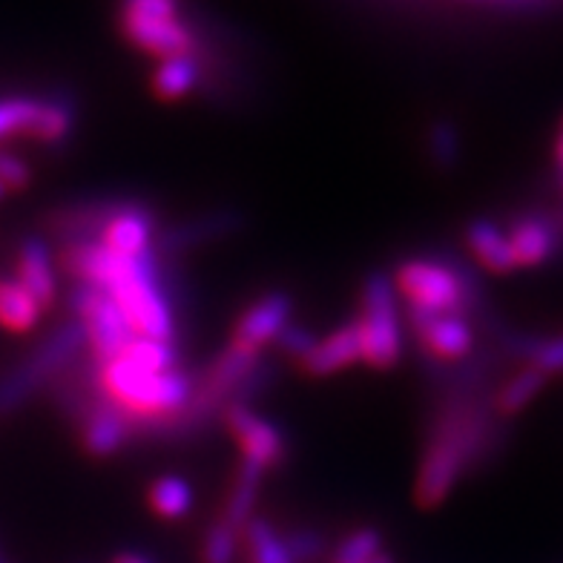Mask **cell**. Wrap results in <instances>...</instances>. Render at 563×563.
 <instances>
[{
    "label": "cell",
    "mask_w": 563,
    "mask_h": 563,
    "mask_svg": "<svg viewBox=\"0 0 563 563\" xmlns=\"http://www.w3.org/2000/svg\"><path fill=\"white\" fill-rule=\"evenodd\" d=\"M317 340H319L317 334H311L308 328H302L299 322H294V319H290L288 325L282 328V334L276 336L274 345L282 351V354L288 356V360L299 363V360H302V356L308 354L313 345H317Z\"/></svg>",
    "instance_id": "cell-33"
},
{
    "label": "cell",
    "mask_w": 563,
    "mask_h": 563,
    "mask_svg": "<svg viewBox=\"0 0 563 563\" xmlns=\"http://www.w3.org/2000/svg\"><path fill=\"white\" fill-rule=\"evenodd\" d=\"M547 383V374L529 368V365H520L515 374H509V377L492 391V408H495V415L500 417V420L509 422L511 417H518L520 411H527V408L541 397Z\"/></svg>",
    "instance_id": "cell-23"
},
{
    "label": "cell",
    "mask_w": 563,
    "mask_h": 563,
    "mask_svg": "<svg viewBox=\"0 0 563 563\" xmlns=\"http://www.w3.org/2000/svg\"><path fill=\"white\" fill-rule=\"evenodd\" d=\"M379 552H386L383 532L374 527H360L336 543L331 563H368Z\"/></svg>",
    "instance_id": "cell-29"
},
{
    "label": "cell",
    "mask_w": 563,
    "mask_h": 563,
    "mask_svg": "<svg viewBox=\"0 0 563 563\" xmlns=\"http://www.w3.org/2000/svg\"><path fill=\"white\" fill-rule=\"evenodd\" d=\"M126 365H133L147 374H164V371L178 368V349L176 342H158L144 340V336H133L130 345L119 354Z\"/></svg>",
    "instance_id": "cell-28"
},
{
    "label": "cell",
    "mask_w": 563,
    "mask_h": 563,
    "mask_svg": "<svg viewBox=\"0 0 563 563\" xmlns=\"http://www.w3.org/2000/svg\"><path fill=\"white\" fill-rule=\"evenodd\" d=\"M32 185V170L30 164L18 158L15 153H7L0 150V187L9 194H21Z\"/></svg>",
    "instance_id": "cell-34"
},
{
    "label": "cell",
    "mask_w": 563,
    "mask_h": 563,
    "mask_svg": "<svg viewBox=\"0 0 563 563\" xmlns=\"http://www.w3.org/2000/svg\"><path fill=\"white\" fill-rule=\"evenodd\" d=\"M426 153H429L434 170H457L460 158H463V135H460L457 124L449 119L431 121L429 130H426Z\"/></svg>",
    "instance_id": "cell-27"
},
{
    "label": "cell",
    "mask_w": 563,
    "mask_h": 563,
    "mask_svg": "<svg viewBox=\"0 0 563 563\" xmlns=\"http://www.w3.org/2000/svg\"><path fill=\"white\" fill-rule=\"evenodd\" d=\"M555 164L563 176V119H561V126H558V139H555Z\"/></svg>",
    "instance_id": "cell-37"
},
{
    "label": "cell",
    "mask_w": 563,
    "mask_h": 563,
    "mask_svg": "<svg viewBox=\"0 0 563 563\" xmlns=\"http://www.w3.org/2000/svg\"><path fill=\"white\" fill-rule=\"evenodd\" d=\"M506 420L492 408V391H443L429 417L415 504L438 509L452 495L460 477L481 472L504 452Z\"/></svg>",
    "instance_id": "cell-1"
},
{
    "label": "cell",
    "mask_w": 563,
    "mask_h": 563,
    "mask_svg": "<svg viewBox=\"0 0 563 563\" xmlns=\"http://www.w3.org/2000/svg\"><path fill=\"white\" fill-rule=\"evenodd\" d=\"M135 438L133 417H126L119 406H112L104 394L89 408L78 422V440L81 449L96 460H110L130 445Z\"/></svg>",
    "instance_id": "cell-12"
},
{
    "label": "cell",
    "mask_w": 563,
    "mask_h": 563,
    "mask_svg": "<svg viewBox=\"0 0 563 563\" xmlns=\"http://www.w3.org/2000/svg\"><path fill=\"white\" fill-rule=\"evenodd\" d=\"M368 563H394V558L388 555V552H379V555H374V558H371Z\"/></svg>",
    "instance_id": "cell-38"
},
{
    "label": "cell",
    "mask_w": 563,
    "mask_h": 563,
    "mask_svg": "<svg viewBox=\"0 0 563 563\" xmlns=\"http://www.w3.org/2000/svg\"><path fill=\"white\" fill-rule=\"evenodd\" d=\"M119 26L135 49L158 60L199 49V32L185 23L178 0H121Z\"/></svg>",
    "instance_id": "cell-6"
},
{
    "label": "cell",
    "mask_w": 563,
    "mask_h": 563,
    "mask_svg": "<svg viewBox=\"0 0 563 563\" xmlns=\"http://www.w3.org/2000/svg\"><path fill=\"white\" fill-rule=\"evenodd\" d=\"M147 504L150 509L156 511L158 518L167 520H181L185 515H190L196 504L194 486L178 475H162L153 481V486L147 489Z\"/></svg>",
    "instance_id": "cell-25"
},
{
    "label": "cell",
    "mask_w": 563,
    "mask_h": 563,
    "mask_svg": "<svg viewBox=\"0 0 563 563\" xmlns=\"http://www.w3.org/2000/svg\"><path fill=\"white\" fill-rule=\"evenodd\" d=\"M98 386L112 406L133 417L135 426H144V422H162L181 415V408L196 391V374L185 368L147 374L115 356L110 363L98 365Z\"/></svg>",
    "instance_id": "cell-2"
},
{
    "label": "cell",
    "mask_w": 563,
    "mask_h": 563,
    "mask_svg": "<svg viewBox=\"0 0 563 563\" xmlns=\"http://www.w3.org/2000/svg\"><path fill=\"white\" fill-rule=\"evenodd\" d=\"M492 342L504 354V360L529 365L547 377H563V331L561 334H529V331L497 322L492 328Z\"/></svg>",
    "instance_id": "cell-14"
},
{
    "label": "cell",
    "mask_w": 563,
    "mask_h": 563,
    "mask_svg": "<svg viewBox=\"0 0 563 563\" xmlns=\"http://www.w3.org/2000/svg\"><path fill=\"white\" fill-rule=\"evenodd\" d=\"M44 317V308L15 279H0V328L12 334H30Z\"/></svg>",
    "instance_id": "cell-24"
},
{
    "label": "cell",
    "mask_w": 563,
    "mask_h": 563,
    "mask_svg": "<svg viewBox=\"0 0 563 563\" xmlns=\"http://www.w3.org/2000/svg\"><path fill=\"white\" fill-rule=\"evenodd\" d=\"M242 547V534L224 527L222 520L216 518L199 543V563H233Z\"/></svg>",
    "instance_id": "cell-30"
},
{
    "label": "cell",
    "mask_w": 563,
    "mask_h": 563,
    "mask_svg": "<svg viewBox=\"0 0 563 563\" xmlns=\"http://www.w3.org/2000/svg\"><path fill=\"white\" fill-rule=\"evenodd\" d=\"M0 563H3V558H0Z\"/></svg>",
    "instance_id": "cell-41"
},
{
    "label": "cell",
    "mask_w": 563,
    "mask_h": 563,
    "mask_svg": "<svg viewBox=\"0 0 563 563\" xmlns=\"http://www.w3.org/2000/svg\"><path fill=\"white\" fill-rule=\"evenodd\" d=\"M110 563H153V561L144 555H139V552H119V555L112 558Z\"/></svg>",
    "instance_id": "cell-36"
},
{
    "label": "cell",
    "mask_w": 563,
    "mask_h": 563,
    "mask_svg": "<svg viewBox=\"0 0 563 563\" xmlns=\"http://www.w3.org/2000/svg\"><path fill=\"white\" fill-rule=\"evenodd\" d=\"M561 190H563V176H561Z\"/></svg>",
    "instance_id": "cell-40"
},
{
    "label": "cell",
    "mask_w": 563,
    "mask_h": 563,
    "mask_svg": "<svg viewBox=\"0 0 563 563\" xmlns=\"http://www.w3.org/2000/svg\"><path fill=\"white\" fill-rule=\"evenodd\" d=\"M408 325L420 342L422 360L452 365L475 354V325L466 313L408 305Z\"/></svg>",
    "instance_id": "cell-8"
},
{
    "label": "cell",
    "mask_w": 563,
    "mask_h": 563,
    "mask_svg": "<svg viewBox=\"0 0 563 563\" xmlns=\"http://www.w3.org/2000/svg\"><path fill=\"white\" fill-rule=\"evenodd\" d=\"M282 541H285V549H288L294 563H317L328 552L325 532H319L313 527L288 529V532H282Z\"/></svg>",
    "instance_id": "cell-32"
},
{
    "label": "cell",
    "mask_w": 563,
    "mask_h": 563,
    "mask_svg": "<svg viewBox=\"0 0 563 563\" xmlns=\"http://www.w3.org/2000/svg\"><path fill=\"white\" fill-rule=\"evenodd\" d=\"M35 112H37V98H30V96L0 98V141L15 139V135H26V139H30Z\"/></svg>",
    "instance_id": "cell-31"
},
{
    "label": "cell",
    "mask_w": 563,
    "mask_h": 563,
    "mask_svg": "<svg viewBox=\"0 0 563 563\" xmlns=\"http://www.w3.org/2000/svg\"><path fill=\"white\" fill-rule=\"evenodd\" d=\"M75 121H78V107H75V98L69 92H53V96L37 98L30 141L41 144V147H58V144L69 141Z\"/></svg>",
    "instance_id": "cell-22"
},
{
    "label": "cell",
    "mask_w": 563,
    "mask_h": 563,
    "mask_svg": "<svg viewBox=\"0 0 563 563\" xmlns=\"http://www.w3.org/2000/svg\"><path fill=\"white\" fill-rule=\"evenodd\" d=\"M7 199V190H3V187H0V201Z\"/></svg>",
    "instance_id": "cell-39"
},
{
    "label": "cell",
    "mask_w": 563,
    "mask_h": 563,
    "mask_svg": "<svg viewBox=\"0 0 563 563\" xmlns=\"http://www.w3.org/2000/svg\"><path fill=\"white\" fill-rule=\"evenodd\" d=\"M84 351H87V331L81 322L75 317L58 322L30 354L18 360L0 377V417L15 415L18 408H23L35 394L44 391L69 365L78 363Z\"/></svg>",
    "instance_id": "cell-3"
},
{
    "label": "cell",
    "mask_w": 563,
    "mask_h": 563,
    "mask_svg": "<svg viewBox=\"0 0 563 563\" xmlns=\"http://www.w3.org/2000/svg\"><path fill=\"white\" fill-rule=\"evenodd\" d=\"M466 247L468 253L475 256L477 267L489 271V274L506 276L515 274L518 265H515V253L509 245V233L506 228H500L492 219H472L466 224Z\"/></svg>",
    "instance_id": "cell-20"
},
{
    "label": "cell",
    "mask_w": 563,
    "mask_h": 563,
    "mask_svg": "<svg viewBox=\"0 0 563 563\" xmlns=\"http://www.w3.org/2000/svg\"><path fill=\"white\" fill-rule=\"evenodd\" d=\"M506 233H509V245L518 271L520 267L543 265L555 256L558 245H561V228L552 216L543 213H523L511 219Z\"/></svg>",
    "instance_id": "cell-17"
},
{
    "label": "cell",
    "mask_w": 563,
    "mask_h": 563,
    "mask_svg": "<svg viewBox=\"0 0 563 563\" xmlns=\"http://www.w3.org/2000/svg\"><path fill=\"white\" fill-rule=\"evenodd\" d=\"M475 3H489V7L500 9H543L555 0H475Z\"/></svg>",
    "instance_id": "cell-35"
},
{
    "label": "cell",
    "mask_w": 563,
    "mask_h": 563,
    "mask_svg": "<svg viewBox=\"0 0 563 563\" xmlns=\"http://www.w3.org/2000/svg\"><path fill=\"white\" fill-rule=\"evenodd\" d=\"M247 219L242 210L236 208H219L210 210V213H199L194 219H181L176 224H167L156 233V245L153 251L164 260L170 256H181V253L199 251V247L216 245V242H224L233 233L245 228Z\"/></svg>",
    "instance_id": "cell-10"
},
{
    "label": "cell",
    "mask_w": 563,
    "mask_h": 563,
    "mask_svg": "<svg viewBox=\"0 0 563 563\" xmlns=\"http://www.w3.org/2000/svg\"><path fill=\"white\" fill-rule=\"evenodd\" d=\"M201 84H205V58L199 53L162 58L150 75V87L162 101H181V98L194 96Z\"/></svg>",
    "instance_id": "cell-21"
},
{
    "label": "cell",
    "mask_w": 563,
    "mask_h": 563,
    "mask_svg": "<svg viewBox=\"0 0 563 563\" xmlns=\"http://www.w3.org/2000/svg\"><path fill=\"white\" fill-rule=\"evenodd\" d=\"M360 334L363 363L377 371H388L402 356V322L394 279L383 271L365 276L360 290V313L354 319Z\"/></svg>",
    "instance_id": "cell-5"
},
{
    "label": "cell",
    "mask_w": 563,
    "mask_h": 563,
    "mask_svg": "<svg viewBox=\"0 0 563 563\" xmlns=\"http://www.w3.org/2000/svg\"><path fill=\"white\" fill-rule=\"evenodd\" d=\"M158 233V216L150 205H141V201H121V208L112 213V219L107 222V228L101 230L98 242L107 247V251L119 253V256H144V253L153 251Z\"/></svg>",
    "instance_id": "cell-15"
},
{
    "label": "cell",
    "mask_w": 563,
    "mask_h": 563,
    "mask_svg": "<svg viewBox=\"0 0 563 563\" xmlns=\"http://www.w3.org/2000/svg\"><path fill=\"white\" fill-rule=\"evenodd\" d=\"M262 481H265V472L256 468L247 460H239L236 475L230 481L228 492H224L222 509L216 518L222 520L224 527H230L233 532H245V527L256 518V504H260L262 495Z\"/></svg>",
    "instance_id": "cell-19"
},
{
    "label": "cell",
    "mask_w": 563,
    "mask_h": 563,
    "mask_svg": "<svg viewBox=\"0 0 563 563\" xmlns=\"http://www.w3.org/2000/svg\"><path fill=\"white\" fill-rule=\"evenodd\" d=\"M124 199H89L73 201V205H60L44 213L41 228L49 239H58V245L67 242H89V239L101 236V230L112 219V213L121 208Z\"/></svg>",
    "instance_id": "cell-13"
},
{
    "label": "cell",
    "mask_w": 563,
    "mask_h": 563,
    "mask_svg": "<svg viewBox=\"0 0 563 563\" xmlns=\"http://www.w3.org/2000/svg\"><path fill=\"white\" fill-rule=\"evenodd\" d=\"M69 317H75L87 331V354L92 363L104 365L121 354L133 340V328L104 288L75 282L67 294Z\"/></svg>",
    "instance_id": "cell-7"
},
{
    "label": "cell",
    "mask_w": 563,
    "mask_h": 563,
    "mask_svg": "<svg viewBox=\"0 0 563 563\" xmlns=\"http://www.w3.org/2000/svg\"><path fill=\"white\" fill-rule=\"evenodd\" d=\"M356 363H363L360 334H356L354 322H345V325H340L328 336L317 340V345H313L297 365L305 377L322 379L331 377V374H340V371L351 368V365Z\"/></svg>",
    "instance_id": "cell-18"
},
{
    "label": "cell",
    "mask_w": 563,
    "mask_h": 563,
    "mask_svg": "<svg viewBox=\"0 0 563 563\" xmlns=\"http://www.w3.org/2000/svg\"><path fill=\"white\" fill-rule=\"evenodd\" d=\"M242 547H245L251 563H294L288 549H285V541H282L279 529L267 518H260V515L242 532Z\"/></svg>",
    "instance_id": "cell-26"
},
{
    "label": "cell",
    "mask_w": 563,
    "mask_h": 563,
    "mask_svg": "<svg viewBox=\"0 0 563 563\" xmlns=\"http://www.w3.org/2000/svg\"><path fill=\"white\" fill-rule=\"evenodd\" d=\"M15 282L30 290L41 308H53L58 297V274H55V256L46 236H26L15 253Z\"/></svg>",
    "instance_id": "cell-16"
},
{
    "label": "cell",
    "mask_w": 563,
    "mask_h": 563,
    "mask_svg": "<svg viewBox=\"0 0 563 563\" xmlns=\"http://www.w3.org/2000/svg\"><path fill=\"white\" fill-rule=\"evenodd\" d=\"M290 319H294V297L288 290H267L239 313L236 325L230 331V345L251 354H265L267 345H274Z\"/></svg>",
    "instance_id": "cell-11"
},
{
    "label": "cell",
    "mask_w": 563,
    "mask_h": 563,
    "mask_svg": "<svg viewBox=\"0 0 563 563\" xmlns=\"http://www.w3.org/2000/svg\"><path fill=\"white\" fill-rule=\"evenodd\" d=\"M230 438L236 440L242 460L253 463L262 472L279 468L288 460V434L271 420L260 417L253 406H228L219 417Z\"/></svg>",
    "instance_id": "cell-9"
},
{
    "label": "cell",
    "mask_w": 563,
    "mask_h": 563,
    "mask_svg": "<svg viewBox=\"0 0 563 563\" xmlns=\"http://www.w3.org/2000/svg\"><path fill=\"white\" fill-rule=\"evenodd\" d=\"M107 294L119 305L135 336L176 342V305L173 290L164 282V265L156 251L133 260L130 271L119 282H112Z\"/></svg>",
    "instance_id": "cell-4"
}]
</instances>
